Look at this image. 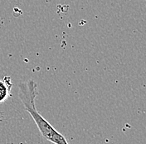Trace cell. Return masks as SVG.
<instances>
[{
	"instance_id": "obj_2",
	"label": "cell",
	"mask_w": 146,
	"mask_h": 144,
	"mask_svg": "<svg viewBox=\"0 0 146 144\" xmlns=\"http://www.w3.org/2000/svg\"><path fill=\"white\" fill-rule=\"evenodd\" d=\"M12 86L13 84L9 77H4L3 80H0V103L9 98Z\"/></svg>"
},
{
	"instance_id": "obj_1",
	"label": "cell",
	"mask_w": 146,
	"mask_h": 144,
	"mask_svg": "<svg viewBox=\"0 0 146 144\" xmlns=\"http://www.w3.org/2000/svg\"><path fill=\"white\" fill-rule=\"evenodd\" d=\"M37 93V86L32 79L18 84V98L23 104L25 110L33 117L41 134L52 143L69 144L65 137L57 132L36 110L35 99Z\"/></svg>"
},
{
	"instance_id": "obj_3",
	"label": "cell",
	"mask_w": 146,
	"mask_h": 144,
	"mask_svg": "<svg viewBox=\"0 0 146 144\" xmlns=\"http://www.w3.org/2000/svg\"><path fill=\"white\" fill-rule=\"evenodd\" d=\"M4 118H5V117H4V115H3V113L0 111V123L4 122V121H5Z\"/></svg>"
}]
</instances>
